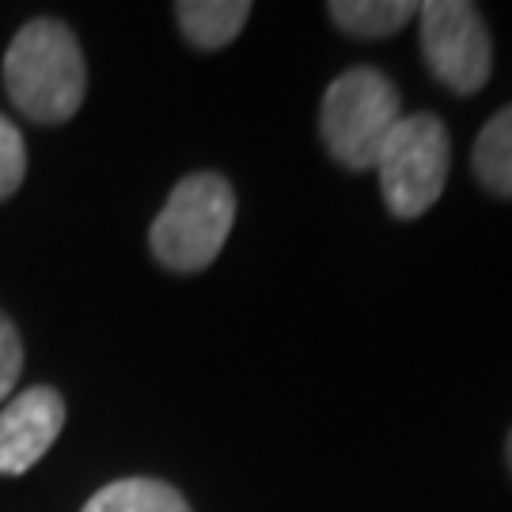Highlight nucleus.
Masks as SVG:
<instances>
[{
  "label": "nucleus",
  "mask_w": 512,
  "mask_h": 512,
  "mask_svg": "<svg viewBox=\"0 0 512 512\" xmlns=\"http://www.w3.org/2000/svg\"><path fill=\"white\" fill-rule=\"evenodd\" d=\"M247 16H251V4L247 0H183V4H175L179 31L198 50H220V46H228L247 27Z\"/></svg>",
  "instance_id": "obj_7"
},
{
  "label": "nucleus",
  "mask_w": 512,
  "mask_h": 512,
  "mask_svg": "<svg viewBox=\"0 0 512 512\" xmlns=\"http://www.w3.org/2000/svg\"><path fill=\"white\" fill-rule=\"evenodd\" d=\"M399 92L376 69H346L330 80L319 107V133L327 152L346 171H372L387 133L399 126Z\"/></svg>",
  "instance_id": "obj_3"
},
{
  "label": "nucleus",
  "mask_w": 512,
  "mask_h": 512,
  "mask_svg": "<svg viewBox=\"0 0 512 512\" xmlns=\"http://www.w3.org/2000/svg\"><path fill=\"white\" fill-rule=\"evenodd\" d=\"M334 27L353 38H387L418 16L414 0H334L327 8Z\"/></svg>",
  "instance_id": "obj_10"
},
{
  "label": "nucleus",
  "mask_w": 512,
  "mask_h": 512,
  "mask_svg": "<svg viewBox=\"0 0 512 512\" xmlns=\"http://www.w3.org/2000/svg\"><path fill=\"white\" fill-rule=\"evenodd\" d=\"M421 16V57L429 73L456 95H475L490 80L494 46L486 19L467 0H429Z\"/></svg>",
  "instance_id": "obj_5"
},
{
  "label": "nucleus",
  "mask_w": 512,
  "mask_h": 512,
  "mask_svg": "<svg viewBox=\"0 0 512 512\" xmlns=\"http://www.w3.org/2000/svg\"><path fill=\"white\" fill-rule=\"evenodd\" d=\"M80 512H190L186 497L160 478H118Z\"/></svg>",
  "instance_id": "obj_9"
},
{
  "label": "nucleus",
  "mask_w": 512,
  "mask_h": 512,
  "mask_svg": "<svg viewBox=\"0 0 512 512\" xmlns=\"http://www.w3.org/2000/svg\"><path fill=\"white\" fill-rule=\"evenodd\" d=\"M448 164H452V145L437 114H403L372 164V171L380 175L387 213L399 220L429 213L444 194Z\"/></svg>",
  "instance_id": "obj_4"
},
{
  "label": "nucleus",
  "mask_w": 512,
  "mask_h": 512,
  "mask_svg": "<svg viewBox=\"0 0 512 512\" xmlns=\"http://www.w3.org/2000/svg\"><path fill=\"white\" fill-rule=\"evenodd\" d=\"M4 88L31 122H69L88 92L76 35L61 19H31L4 54Z\"/></svg>",
  "instance_id": "obj_1"
},
{
  "label": "nucleus",
  "mask_w": 512,
  "mask_h": 512,
  "mask_svg": "<svg viewBox=\"0 0 512 512\" xmlns=\"http://www.w3.org/2000/svg\"><path fill=\"white\" fill-rule=\"evenodd\" d=\"M19 372H23V342H19V330L12 327V319L0 311V403L16 391Z\"/></svg>",
  "instance_id": "obj_12"
},
{
  "label": "nucleus",
  "mask_w": 512,
  "mask_h": 512,
  "mask_svg": "<svg viewBox=\"0 0 512 512\" xmlns=\"http://www.w3.org/2000/svg\"><path fill=\"white\" fill-rule=\"evenodd\" d=\"M236 224V194L224 175L198 171L167 194L160 217L152 220V255L175 274H198L213 266Z\"/></svg>",
  "instance_id": "obj_2"
},
{
  "label": "nucleus",
  "mask_w": 512,
  "mask_h": 512,
  "mask_svg": "<svg viewBox=\"0 0 512 512\" xmlns=\"http://www.w3.org/2000/svg\"><path fill=\"white\" fill-rule=\"evenodd\" d=\"M475 179L497 198H512V103L482 126L471 152Z\"/></svg>",
  "instance_id": "obj_8"
},
{
  "label": "nucleus",
  "mask_w": 512,
  "mask_h": 512,
  "mask_svg": "<svg viewBox=\"0 0 512 512\" xmlns=\"http://www.w3.org/2000/svg\"><path fill=\"white\" fill-rule=\"evenodd\" d=\"M23 175H27V145L19 129L0 114V202L23 186Z\"/></svg>",
  "instance_id": "obj_11"
},
{
  "label": "nucleus",
  "mask_w": 512,
  "mask_h": 512,
  "mask_svg": "<svg viewBox=\"0 0 512 512\" xmlns=\"http://www.w3.org/2000/svg\"><path fill=\"white\" fill-rule=\"evenodd\" d=\"M65 429V399L54 387H27L0 410V475H23Z\"/></svg>",
  "instance_id": "obj_6"
},
{
  "label": "nucleus",
  "mask_w": 512,
  "mask_h": 512,
  "mask_svg": "<svg viewBox=\"0 0 512 512\" xmlns=\"http://www.w3.org/2000/svg\"><path fill=\"white\" fill-rule=\"evenodd\" d=\"M505 452H509V467H512V433H509V444H505Z\"/></svg>",
  "instance_id": "obj_13"
}]
</instances>
